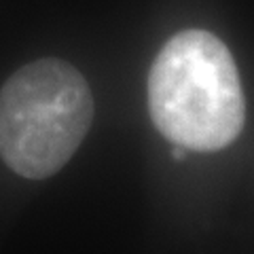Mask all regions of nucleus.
I'll use <instances>...</instances> for the list:
<instances>
[{
    "mask_svg": "<svg viewBox=\"0 0 254 254\" xmlns=\"http://www.w3.org/2000/svg\"><path fill=\"white\" fill-rule=\"evenodd\" d=\"M91 121L85 76L64 60H36L0 89V157L23 178H49L81 146Z\"/></svg>",
    "mask_w": 254,
    "mask_h": 254,
    "instance_id": "f03ea898",
    "label": "nucleus"
},
{
    "mask_svg": "<svg viewBox=\"0 0 254 254\" xmlns=\"http://www.w3.org/2000/svg\"><path fill=\"white\" fill-rule=\"evenodd\" d=\"M148 110L157 129L185 150L231 144L244 127L246 104L225 43L205 30L172 36L150 66Z\"/></svg>",
    "mask_w": 254,
    "mask_h": 254,
    "instance_id": "f257e3e1",
    "label": "nucleus"
}]
</instances>
